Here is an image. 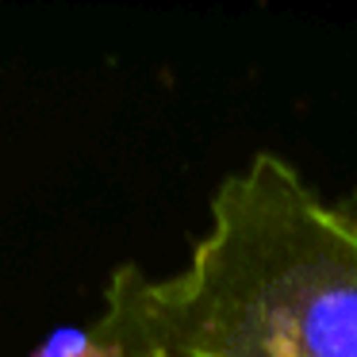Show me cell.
I'll use <instances>...</instances> for the list:
<instances>
[{
	"instance_id": "obj_2",
	"label": "cell",
	"mask_w": 357,
	"mask_h": 357,
	"mask_svg": "<svg viewBox=\"0 0 357 357\" xmlns=\"http://www.w3.org/2000/svg\"><path fill=\"white\" fill-rule=\"evenodd\" d=\"M31 357H119V349L96 326L93 331H85V326H66V331L50 334L39 346V354H31Z\"/></svg>"
},
{
	"instance_id": "obj_1",
	"label": "cell",
	"mask_w": 357,
	"mask_h": 357,
	"mask_svg": "<svg viewBox=\"0 0 357 357\" xmlns=\"http://www.w3.org/2000/svg\"><path fill=\"white\" fill-rule=\"evenodd\" d=\"M104 300L119 357H357V188L326 200L257 154L211 196L185 269L123 265Z\"/></svg>"
}]
</instances>
